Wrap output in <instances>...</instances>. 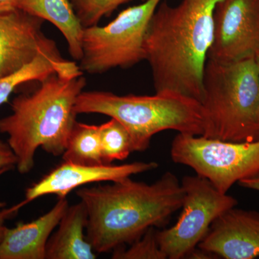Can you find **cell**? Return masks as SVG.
<instances>
[{
    "mask_svg": "<svg viewBox=\"0 0 259 259\" xmlns=\"http://www.w3.org/2000/svg\"><path fill=\"white\" fill-rule=\"evenodd\" d=\"M220 0H162L144 40L156 93L171 92L201 102L213 41V13Z\"/></svg>",
    "mask_w": 259,
    "mask_h": 259,
    "instance_id": "1",
    "label": "cell"
},
{
    "mask_svg": "<svg viewBox=\"0 0 259 259\" xmlns=\"http://www.w3.org/2000/svg\"><path fill=\"white\" fill-rule=\"evenodd\" d=\"M76 194L88 210L87 240L98 253L130 245L149 228H163L185 197L182 183L171 171L151 185L127 177L83 187Z\"/></svg>",
    "mask_w": 259,
    "mask_h": 259,
    "instance_id": "2",
    "label": "cell"
},
{
    "mask_svg": "<svg viewBox=\"0 0 259 259\" xmlns=\"http://www.w3.org/2000/svg\"><path fill=\"white\" fill-rule=\"evenodd\" d=\"M86 85L83 75L69 77L53 74L40 81L32 93L13 99L12 113L0 120V134L8 135L20 174L31 171L38 148L55 156L64 153L76 122V100Z\"/></svg>",
    "mask_w": 259,
    "mask_h": 259,
    "instance_id": "3",
    "label": "cell"
},
{
    "mask_svg": "<svg viewBox=\"0 0 259 259\" xmlns=\"http://www.w3.org/2000/svg\"><path fill=\"white\" fill-rule=\"evenodd\" d=\"M78 114L97 113L121 122L131 134L134 151L149 148L153 136L164 131L202 136L205 119L200 102L171 92L154 95H117L82 92L76 100Z\"/></svg>",
    "mask_w": 259,
    "mask_h": 259,
    "instance_id": "4",
    "label": "cell"
},
{
    "mask_svg": "<svg viewBox=\"0 0 259 259\" xmlns=\"http://www.w3.org/2000/svg\"><path fill=\"white\" fill-rule=\"evenodd\" d=\"M203 137L229 142L259 141V74L255 56L223 62L208 59L200 102Z\"/></svg>",
    "mask_w": 259,
    "mask_h": 259,
    "instance_id": "5",
    "label": "cell"
},
{
    "mask_svg": "<svg viewBox=\"0 0 259 259\" xmlns=\"http://www.w3.org/2000/svg\"><path fill=\"white\" fill-rule=\"evenodd\" d=\"M162 0H146L122 10L105 26L83 29L81 71L103 74L146 60L144 40L150 20Z\"/></svg>",
    "mask_w": 259,
    "mask_h": 259,
    "instance_id": "6",
    "label": "cell"
},
{
    "mask_svg": "<svg viewBox=\"0 0 259 259\" xmlns=\"http://www.w3.org/2000/svg\"><path fill=\"white\" fill-rule=\"evenodd\" d=\"M170 154L175 163L190 167L223 194L241 180L259 175V141L229 142L178 134Z\"/></svg>",
    "mask_w": 259,
    "mask_h": 259,
    "instance_id": "7",
    "label": "cell"
},
{
    "mask_svg": "<svg viewBox=\"0 0 259 259\" xmlns=\"http://www.w3.org/2000/svg\"><path fill=\"white\" fill-rule=\"evenodd\" d=\"M185 192L182 212L171 228L158 231V244L168 259L187 258L208 233L213 222L238 200L221 193L199 175H187L182 181Z\"/></svg>",
    "mask_w": 259,
    "mask_h": 259,
    "instance_id": "8",
    "label": "cell"
},
{
    "mask_svg": "<svg viewBox=\"0 0 259 259\" xmlns=\"http://www.w3.org/2000/svg\"><path fill=\"white\" fill-rule=\"evenodd\" d=\"M259 49V0H220L213 13L208 59L228 62L254 56Z\"/></svg>",
    "mask_w": 259,
    "mask_h": 259,
    "instance_id": "9",
    "label": "cell"
},
{
    "mask_svg": "<svg viewBox=\"0 0 259 259\" xmlns=\"http://www.w3.org/2000/svg\"><path fill=\"white\" fill-rule=\"evenodd\" d=\"M155 161L133 162L125 164L83 165L64 161L36 183L27 189L25 198L20 203L7 209L10 215L38 197L55 194L64 198L69 192L88 184L117 182L133 175L158 168Z\"/></svg>",
    "mask_w": 259,
    "mask_h": 259,
    "instance_id": "10",
    "label": "cell"
},
{
    "mask_svg": "<svg viewBox=\"0 0 259 259\" xmlns=\"http://www.w3.org/2000/svg\"><path fill=\"white\" fill-rule=\"evenodd\" d=\"M45 20L18 9L0 15V78L20 71L44 54H60L44 35Z\"/></svg>",
    "mask_w": 259,
    "mask_h": 259,
    "instance_id": "11",
    "label": "cell"
},
{
    "mask_svg": "<svg viewBox=\"0 0 259 259\" xmlns=\"http://www.w3.org/2000/svg\"><path fill=\"white\" fill-rule=\"evenodd\" d=\"M198 248L225 259L259 257V212L233 207L213 222Z\"/></svg>",
    "mask_w": 259,
    "mask_h": 259,
    "instance_id": "12",
    "label": "cell"
},
{
    "mask_svg": "<svg viewBox=\"0 0 259 259\" xmlns=\"http://www.w3.org/2000/svg\"><path fill=\"white\" fill-rule=\"evenodd\" d=\"M69 206L66 197L59 198L52 209L35 221L8 228L0 243V259H45L51 233Z\"/></svg>",
    "mask_w": 259,
    "mask_h": 259,
    "instance_id": "13",
    "label": "cell"
},
{
    "mask_svg": "<svg viewBox=\"0 0 259 259\" xmlns=\"http://www.w3.org/2000/svg\"><path fill=\"white\" fill-rule=\"evenodd\" d=\"M88 214L82 202L69 206L50 236L46 259H95L93 246L83 231L88 225Z\"/></svg>",
    "mask_w": 259,
    "mask_h": 259,
    "instance_id": "14",
    "label": "cell"
},
{
    "mask_svg": "<svg viewBox=\"0 0 259 259\" xmlns=\"http://www.w3.org/2000/svg\"><path fill=\"white\" fill-rule=\"evenodd\" d=\"M18 9L52 23L66 38L71 57L81 60L84 28L70 0H18Z\"/></svg>",
    "mask_w": 259,
    "mask_h": 259,
    "instance_id": "15",
    "label": "cell"
},
{
    "mask_svg": "<svg viewBox=\"0 0 259 259\" xmlns=\"http://www.w3.org/2000/svg\"><path fill=\"white\" fill-rule=\"evenodd\" d=\"M53 74L71 77L81 76L83 72L76 63L66 60L61 54H40L15 74L0 78V105L8 101L10 95L23 83L40 82Z\"/></svg>",
    "mask_w": 259,
    "mask_h": 259,
    "instance_id": "16",
    "label": "cell"
},
{
    "mask_svg": "<svg viewBox=\"0 0 259 259\" xmlns=\"http://www.w3.org/2000/svg\"><path fill=\"white\" fill-rule=\"evenodd\" d=\"M63 161L83 165L102 163L99 126L76 121L68 139Z\"/></svg>",
    "mask_w": 259,
    "mask_h": 259,
    "instance_id": "17",
    "label": "cell"
},
{
    "mask_svg": "<svg viewBox=\"0 0 259 259\" xmlns=\"http://www.w3.org/2000/svg\"><path fill=\"white\" fill-rule=\"evenodd\" d=\"M102 163L112 164L123 161L134 152L132 139L127 128L115 119L99 125Z\"/></svg>",
    "mask_w": 259,
    "mask_h": 259,
    "instance_id": "18",
    "label": "cell"
},
{
    "mask_svg": "<svg viewBox=\"0 0 259 259\" xmlns=\"http://www.w3.org/2000/svg\"><path fill=\"white\" fill-rule=\"evenodd\" d=\"M158 230L151 228L141 238L128 245L112 251L113 259H167L158 244Z\"/></svg>",
    "mask_w": 259,
    "mask_h": 259,
    "instance_id": "19",
    "label": "cell"
},
{
    "mask_svg": "<svg viewBox=\"0 0 259 259\" xmlns=\"http://www.w3.org/2000/svg\"><path fill=\"white\" fill-rule=\"evenodd\" d=\"M131 1L133 0H70L83 28L98 25L103 17L110 16L118 7Z\"/></svg>",
    "mask_w": 259,
    "mask_h": 259,
    "instance_id": "20",
    "label": "cell"
},
{
    "mask_svg": "<svg viewBox=\"0 0 259 259\" xmlns=\"http://www.w3.org/2000/svg\"><path fill=\"white\" fill-rule=\"evenodd\" d=\"M18 158L8 142L0 140V169L16 166Z\"/></svg>",
    "mask_w": 259,
    "mask_h": 259,
    "instance_id": "21",
    "label": "cell"
},
{
    "mask_svg": "<svg viewBox=\"0 0 259 259\" xmlns=\"http://www.w3.org/2000/svg\"><path fill=\"white\" fill-rule=\"evenodd\" d=\"M18 0H0V15L18 10Z\"/></svg>",
    "mask_w": 259,
    "mask_h": 259,
    "instance_id": "22",
    "label": "cell"
},
{
    "mask_svg": "<svg viewBox=\"0 0 259 259\" xmlns=\"http://www.w3.org/2000/svg\"><path fill=\"white\" fill-rule=\"evenodd\" d=\"M238 184L244 188L259 192V175L251 178L241 180V182H238Z\"/></svg>",
    "mask_w": 259,
    "mask_h": 259,
    "instance_id": "23",
    "label": "cell"
},
{
    "mask_svg": "<svg viewBox=\"0 0 259 259\" xmlns=\"http://www.w3.org/2000/svg\"><path fill=\"white\" fill-rule=\"evenodd\" d=\"M10 218V216L7 213L5 209L0 211V243L3 241L5 233H6L7 230L8 228V227L5 226V221Z\"/></svg>",
    "mask_w": 259,
    "mask_h": 259,
    "instance_id": "24",
    "label": "cell"
},
{
    "mask_svg": "<svg viewBox=\"0 0 259 259\" xmlns=\"http://www.w3.org/2000/svg\"><path fill=\"white\" fill-rule=\"evenodd\" d=\"M12 168H2V169H0V176H1V175H3V174H5V172L10 171V170ZM5 206H6V203H5V202H0V209L3 208V207H5Z\"/></svg>",
    "mask_w": 259,
    "mask_h": 259,
    "instance_id": "25",
    "label": "cell"
},
{
    "mask_svg": "<svg viewBox=\"0 0 259 259\" xmlns=\"http://www.w3.org/2000/svg\"><path fill=\"white\" fill-rule=\"evenodd\" d=\"M255 62H256L257 67H258V71L259 74V49L256 51L255 54Z\"/></svg>",
    "mask_w": 259,
    "mask_h": 259,
    "instance_id": "26",
    "label": "cell"
}]
</instances>
